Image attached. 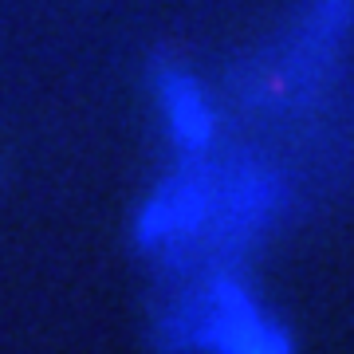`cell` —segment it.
<instances>
[{"label": "cell", "instance_id": "277c9868", "mask_svg": "<svg viewBox=\"0 0 354 354\" xmlns=\"http://www.w3.org/2000/svg\"><path fill=\"white\" fill-rule=\"evenodd\" d=\"M291 209V185L283 181L276 165L241 158V162H221L216 181V216L209 228L201 256H221L232 264L241 252L260 244Z\"/></svg>", "mask_w": 354, "mask_h": 354}, {"label": "cell", "instance_id": "3957f363", "mask_svg": "<svg viewBox=\"0 0 354 354\" xmlns=\"http://www.w3.org/2000/svg\"><path fill=\"white\" fill-rule=\"evenodd\" d=\"M216 181L221 162L209 153L181 158L174 174L142 201L134 216V248L165 260L169 268H185L189 252H205L216 216Z\"/></svg>", "mask_w": 354, "mask_h": 354}, {"label": "cell", "instance_id": "7a4b0ae2", "mask_svg": "<svg viewBox=\"0 0 354 354\" xmlns=\"http://www.w3.org/2000/svg\"><path fill=\"white\" fill-rule=\"evenodd\" d=\"M354 32V0H307L288 39L256 67L248 102L264 111H295L330 83L342 44Z\"/></svg>", "mask_w": 354, "mask_h": 354}, {"label": "cell", "instance_id": "5b68a950", "mask_svg": "<svg viewBox=\"0 0 354 354\" xmlns=\"http://www.w3.org/2000/svg\"><path fill=\"white\" fill-rule=\"evenodd\" d=\"M153 83V102L162 118L165 142L177 150V158H201L213 150L216 142V106L209 91L189 67L158 59L150 71Z\"/></svg>", "mask_w": 354, "mask_h": 354}, {"label": "cell", "instance_id": "6da1fadb", "mask_svg": "<svg viewBox=\"0 0 354 354\" xmlns=\"http://www.w3.org/2000/svg\"><path fill=\"white\" fill-rule=\"evenodd\" d=\"M165 354H295V335L256 295L236 264H216L205 283L162 315Z\"/></svg>", "mask_w": 354, "mask_h": 354}]
</instances>
